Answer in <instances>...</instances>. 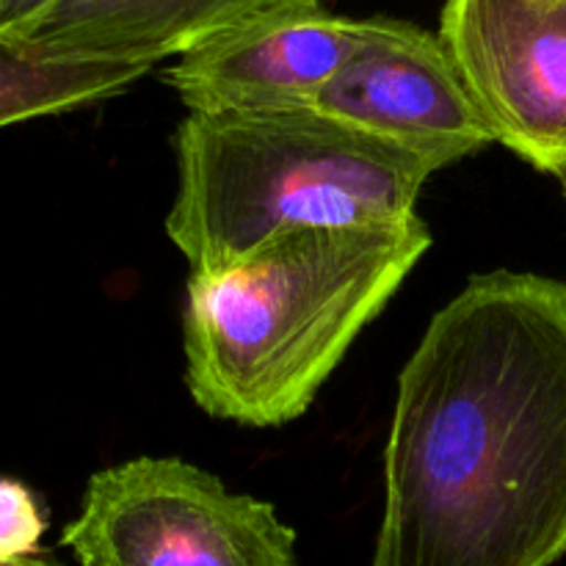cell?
<instances>
[{
    "label": "cell",
    "mask_w": 566,
    "mask_h": 566,
    "mask_svg": "<svg viewBox=\"0 0 566 566\" xmlns=\"http://www.w3.org/2000/svg\"><path fill=\"white\" fill-rule=\"evenodd\" d=\"M370 20L296 11L180 55L164 72L188 114H271L313 108L321 88L368 39Z\"/></svg>",
    "instance_id": "obj_7"
},
{
    "label": "cell",
    "mask_w": 566,
    "mask_h": 566,
    "mask_svg": "<svg viewBox=\"0 0 566 566\" xmlns=\"http://www.w3.org/2000/svg\"><path fill=\"white\" fill-rule=\"evenodd\" d=\"M61 542L81 566H296V534L271 503L171 457L94 473Z\"/></svg>",
    "instance_id": "obj_4"
},
{
    "label": "cell",
    "mask_w": 566,
    "mask_h": 566,
    "mask_svg": "<svg viewBox=\"0 0 566 566\" xmlns=\"http://www.w3.org/2000/svg\"><path fill=\"white\" fill-rule=\"evenodd\" d=\"M313 108L420 160L431 175L495 142L442 39L390 17L370 20L368 39Z\"/></svg>",
    "instance_id": "obj_5"
},
{
    "label": "cell",
    "mask_w": 566,
    "mask_h": 566,
    "mask_svg": "<svg viewBox=\"0 0 566 566\" xmlns=\"http://www.w3.org/2000/svg\"><path fill=\"white\" fill-rule=\"evenodd\" d=\"M558 180H562V188H564V197H566V169L558 175Z\"/></svg>",
    "instance_id": "obj_13"
},
{
    "label": "cell",
    "mask_w": 566,
    "mask_h": 566,
    "mask_svg": "<svg viewBox=\"0 0 566 566\" xmlns=\"http://www.w3.org/2000/svg\"><path fill=\"white\" fill-rule=\"evenodd\" d=\"M321 0H59L22 42L61 59L160 64Z\"/></svg>",
    "instance_id": "obj_8"
},
{
    "label": "cell",
    "mask_w": 566,
    "mask_h": 566,
    "mask_svg": "<svg viewBox=\"0 0 566 566\" xmlns=\"http://www.w3.org/2000/svg\"><path fill=\"white\" fill-rule=\"evenodd\" d=\"M149 70V64L61 59L31 42L0 39V130L116 97Z\"/></svg>",
    "instance_id": "obj_9"
},
{
    "label": "cell",
    "mask_w": 566,
    "mask_h": 566,
    "mask_svg": "<svg viewBox=\"0 0 566 566\" xmlns=\"http://www.w3.org/2000/svg\"><path fill=\"white\" fill-rule=\"evenodd\" d=\"M0 566H61L59 562H53V558L48 556H28V558H14V562H0Z\"/></svg>",
    "instance_id": "obj_12"
},
{
    "label": "cell",
    "mask_w": 566,
    "mask_h": 566,
    "mask_svg": "<svg viewBox=\"0 0 566 566\" xmlns=\"http://www.w3.org/2000/svg\"><path fill=\"white\" fill-rule=\"evenodd\" d=\"M48 531L42 503L22 481L0 475V562L39 556Z\"/></svg>",
    "instance_id": "obj_10"
},
{
    "label": "cell",
    "mask_w": 566,
    "mask_h": 566,
    "mask_svg": "<svg viewBox=\"0 0 566 566\" xmlns=\"http://www.w3.org/2000/svg\"><path fill=\"white\" fill-rule=\"evenodd\" d=\"M169 241L224 274L282 232L412 219L431 171L315 108L188 114L175 133Z\"/></svg>",
    "instance_id": "obj_3"
},
{
    "label": "cell",
    "mask_w": 566,
    "mask_h": 566,
    "mask_svg": "<svg viewBox=\"0 0 566 566\" xmlns=\"http://www.w3.org/2000/svg\"><path fill=\"white\" fill-rule=\"evenodd\" d=\"M440 39L495 142L566 169V0H446Z\"/></svg>",
    "instance_id": "obj_6"
},
{
    "label": "cell",
    "mask_w": 566,
    "mask_h": 566,
    "mask_svg": "<svg viewBox=\"0 0 566 566\" xmlns=\"http://www.w3.org/2000/svg\"><path fill=\"white\" fill-rule=\"evenodd\" d=\"M431 247L420 216L282 232L224 274H191L186 385L210 418L274 429L302 418Z\"/></svg>",
    "instance_id": "obj_2"
},
{
    "label": "cell",
    "mask_w": 566,
    "mask_h": 566,
    "mask_svg": "<svg viewBox=\"0 0 566 566\" xmlns=\"http://www.w3.org/2000/svg\"><path fill=\"white\" fill-rule=\"evenodd\" d=\"M566 553V282L497 269L398 376L368 566H553Z\"/></svg>",
    "instance_id": "obj_1"
},
{
    "label": "cell",
    "mask_w": 566,
    "mask_h": 566,
    "mask_svg": "<svg viewBox=\"0 0 566 566\" xmlns=\"http://www.w3.org/2000/svg\"><path fill=\"white\" fill-rule=\"evenodd\" d=\"M59 0H0V39H25Z\"/></svg>",
    "instance_id": "obj_11"
}]
</instances>
